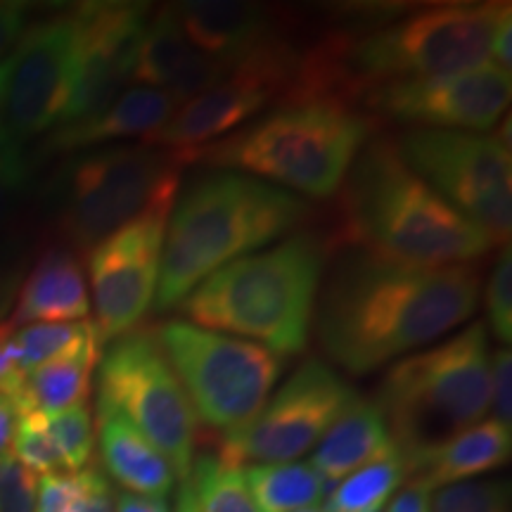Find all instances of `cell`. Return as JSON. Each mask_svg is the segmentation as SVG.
<instances>
[{
	"mask_svg": "<svg viewBox=\"0 0 512 512\" xmlns=\"http://www.w3.org/2000/svg\"><path fill=\"white\" fill-rule=\"evenodd\" d=\"M479 264L415 268L344 247L318 290V342L349 375H368L475 316Z\"/></svg>",
	"mask_w": 512,
	"mask_h": 512,
	"instance_id": "cell-1",
	"label": "cell"
},
{
	"mask_svg": "<svg viewBox=\"0 0 512 512\" xmlns=\"http://www.w3.org/2000/svg\"><path fill=\"white\" fill-rule=\"evenodd\" d=\"M337 195L332 247L361 249L415 268L477 264L496 249L403 162L394 138H370Z\"/></svg>",
	"mask_w": 512,
	"mask_h": 512,
	"instance_id": "cell-2",
	"label": "cell"
},
{
	"mask_svg": "<svg viewBox=\"0 0 512 512\" xmlns=\"http://www.w3.org/2000/svg\"><path fill=\"white\" fill-rule=\"evenodd\" d=\"M313 214L309 200L238 171L195 176L166 219L155 311L178 309L211 273L304 230Z\"/></svg>",
	"mask_w": 512,
	"mask_h": 512,
	"instance_id": "cell-3",
	"label": "cell"
},
{
	"mask_svg": "<svg viewBox=\"0 0 512 512\" xmlns=\"http://www.w3.org/2000/svg\"><path fill=\"white\" fill-rule=\"evenodd\" d=\"M330 252V238L297 230L211 273L178 309L197 328L247 339L287 358L302 354Z\"/></svg>",
	"mask_w": 512,
	"mask_h": 512,
	"instance_id": "cell-4",
	"label": "cell"
},
{
	"mask_svg": "<svg viewBox=\"0 0 512 512\" xmlns=\"http://www.w3.org/2000/svg\"><path fill=\"white\" fill-rule=\"evenodd\" d=\"M377 121L344 100H304L278 105L226 138L174 152L181 166L238 171L306 200L335 197Z\"/></svg>",
	"mask_w": 512,
	"mask_h": 512,
	"instance_id": "cell-5",
	"label": "cell"
},
{
	"mask_svg": "<svg viewBox=\"0 0 512 512\" xmlns=\"http://www.w3.org/2000/svg\"><path fill=\"white\" fill-rule=\"evenodd\" d=\"M373 401L411 477L422 458L489 413L491 349L484 320H472L437 347L396 361Z\"/></svg>",
	"mask_w": 512,
	"mask_h": 512,
	"instance_id": "cell-6",
	"label": "cell"
},
{
	"mask_svg": "<svg viewBox=\"0 0 512 512\" xmlns=\"http://www.w3.org/2000/svg\"><path fill=\"white\" fill-rule=\"evenodd\" d=\"M510 3H441L408 10L351 36H330L351 98L370 86L432 79L491 62L498 24Z\"/></svg>",
	"mask_w": 512,
	"mask_h": 512,
	"instance_id": "cell-7",
	"label": "cell"
},
{
	"mask_svg": "<svg viewBox=\"0 0 512 512\" xmlns=\"http://www.w3.org/2000/svg\"><path fill=\"white\" fill-rule=\"evenodd\" d=\"M181 162L159 147L105 145L67 159L48 185L53 226L74 252H88L150 211L171 209L181 190Z\"/></svg>",
	"mask_w": 512,
	"mask_h": 512,
	"instance_id": "cell-8",
	"label": "cell"
},
{
	"mask_svg": "<svg viewBox=\"0 0 512 512\" xmlns=\"http://www.w3.org/2000/svg\"><path fill=\"white\" fill-rule=\"evenodd\" d=\"M171 368L181 380L197 422L214 434H233L264 408L287 356L247 339L221 335L183 318L157 328Z\"/></svg>",
	"mask_w": 512,
	"mask_h": 512,
	"instance_id": "cell-9",
	"label": "cell"
},
{
	"mask_svg": "<svg viewBox=\"0 0 512 512\" xmlns=\"http://www.w3.org/2000/svg\"><path fill=\"white\" fill-rule=\"evenodd\" d=\"M114 411L131 422L188 479L197 458L200 422L171 368L157 328H136L107 342L98 363V413Z\"/></svg>",
	"mask_w": 512,
	"mask_h": 512,
	"instance_id": "cell-10",
	"label": "cell"
},
{
	"mask_svg": "<svg viewBox=\"0 0 512 512\" xmlns=\"http://www.w3.org/2000/svg\"><path fill=\"white\" fill-rule=\"evenodd\" d=\"M403 162L441 200L475 223L494 247L510 245L512 162L510 145L496 133L408 128L394 138Z\"/></svg>",
	"mask_w": 512,
	"mask_h": 512,
	"instance_id": "cell-11",
	"label": "cell"
},
{
	"mask_svg": "<svg viewBox=\"0 0 512 512\" xmlns=\"http://www.w3.org/2000/svg\"><path fill=\"white\" fill-rule=\"evenodd\" d=\"M354 396L332 366L306 358L245 427L221 437L216 458L233 467L292 463L325 437Z\"/></svg>",
	"mask_w": 512,
	"mask_h": 512,
	"instance_id": "cell-12",
	"label": "cell"
},
{
	"mask_svg": "<svg viewBox=\"0 0 512 512\" xmlns=\"http://www.w3.org/2000/svg\"><path fill=\"white\" fill-rule=\"evenodd\" d=\"M512 98L510 69L494 62L432 79L394 81L361 93L363 112L425 131L489 133Z\"/></svg>",
	"mask_w": 512,
	"mask_h": 512,
	"instance_id": "cell-13",
	"label": "cell"
},
{
	"mask_svg": "<svg viewBox=\"0 0 512 512\" xmlns=\"http://www.w3.org/2000/svg\"><path fill=\"white\" fill-rule=\"evenodd\" d=\"M74 62V10L43 19L17 41L5 83V140L17 150H27L62 121L72 95Z\"/></svg>",
	"mask_w": 512,
	"mask_h": 512,
	"instance_id": "cell-14",
	"label": "cell"
},
{
	"mask_svg": "<svg viewBox=\"0 0 512 512\" xmlns=\"http://www.w3.org/2000/svg\"><path fill=\"white\" fill-rule=\"evenodd\" d=\"M169 214L150 211L88 249L93 323L105 344L136 330L155 306Z\"/></svg>",
	"mask_w": 512,
	"mask_h": 512,
	"instance_id": "cell-15",
	"label": "cell"
},
{
	"mask_svg": "<svg viewBox=\"0 0 512 512\" xmlns=\"http://www.w3.org/2000/svg\"><path fill=\"white\" fill-rule=\"evenodd\" d=\"M76 62L72 95L57 126L83 121L126 91L136 69L138 43L150 5L107 0L76 5Z\"/></svg>",
	"mask_w": 512,
	"mask_h": 512,
	"instance_id": "cell-16",
	"label": "cell"
},
{
	"mask_svg": "<svg viewBox=\"0 0 512 512\" xmlns=\"http://www.w3.org/2000/svg\"><path fill=\"white\" fill-rule=\"evenodd\" d=\"M230 72L233 69L202 53L185 36L171 5H164L147 19L138 43L133 83L169 93L178 105H183L214 88Z\"/></svg>",
	"mask_w": 512,
	"mask_h": 512,
	"instance_id": "cell-17",
	"label": "cell"
},
{
	"mask_svg": "<svg viewBox=\"0 0 512 512\" xmlns=\"http://www.w3.org/2000/svg\"><path fill=\"white\" fill-rule=\"evenodd\" d=\"M174 15L202 53L235 69L285 41L273 10L238 0H185L171 5Z\"/></svg>",
	"mask_w": 512,
	"mask_h": 512,
	"instance_id": "cell-18",
	"label": "cell"
},
{
	"mask_svg": "<svg viewBox=\"0 0 512 512\" xmlns=\"http://www.w3.org/2000/svg\"><path fill=\"white\" fill-rule=\"evenodd\" d=\"M178 102L169 93L147 86H131L105 110L69 126H57L43 140V155H74L110 145L114 140H145L174 117Z\"/></svg>",
	"mask_w": 512,
	"mask_h": 512,
	"instance_id": "cell-19",
	"label": "cell"
},
{
	"mask_svg": "<svg viewBox=\"0 0 512 512\" xmlns=\"http://www.w3.org/2000/svg\"><path fill=\"white\" fill-rule=\"evenodd\" d=\"M91 292L81 259L69 247H50L36 259L19 285L15 306L5 323L22 328L31 323H76L88 320Z\"/></svg>",
	"mask_w": 512,
	"mask_h": 512,
	"instance_id": "cell-20",
	"label": "cell"
},
{
	"mask_svg": "<svg viewBox=\"0 0 512 512\" xmlns=\"http://www.w3.org/2000/svg\"><path fill=\"white\" fill-rule=\"evenodd\" d=\"M100 458L107 475L136 496L166 498L176 489V475L162 453L114 411L95 413Z\"/></svg>",
	"mask_w": 512,
	"mask_h": 512,
	"instance_id": "cell-21",
	"label": "cell"
},
{
	"mask_svg": "<svg viewBox=\"0 0 512 512\" xmlns=\"http://www.w3.org/2000/svg\"><path fill=\"white\" fill-rule=\"evenodd\" d=\"M389 446L392 437L377 403L356 394L344 413L332 422L325 437L318 441L309 463L325 482L335 486L358 467L382 456Z\"/></svg>",
	"mask_w": 512,
	"mask_h": 512,
	"instance_id": "cell-22",
	"label": "cell"
},
{
	"mask_svg": "<svg viewBox=\"0 0 512 512\" xmlns=\"http://www.w3.org/2000/svg\"><path fill=\"white\" fill-rule=\"evenodd\" d=\"M512 456V430L501 422L484 418L465 432L448 439L413 467L411 479L427 489H444L451 484L472 482L479 475L498 470Z\"/></svg>",
	"mask_w": 512,
	"mask_h": 512,
	"instance_id": "cell-23",
	"label": "cell"
},
{
	"mask_svg": "<svg viewBox=\"0 0 512 512\" xmlns=\"http://www.w3.org/2000/svg\"><path fill=\"white\" fill-rule=\"evenodd\" d=\"M102 349H105L102 339L93 337L91 342H86L72 354L31 370L24 380L22 392L15 396L19 415L29 411L53 415L67 411L76 403H86Z\"/></svg>",
	"mask_w": 512,
	"mask_h": 512,
	"instance_id": "cell-24",
	"label": "cell"
},
{
	"mask_svg": "<svg viewBox=\"0 0 512 512\" xmlns=\"http://www.w3.org/2000/svg\"><path fill=\"white\" fill-rule=\"evenodd\" d=\"M245 484L259 512H302L318 508L332 484L311 463H268L242 467Z\"/></svg>",
	"mask_w": 512,
	"mask_h": 512,
	"instance_id": "cell-25",
	"label": "cell"
},
{
	"mask_svg": "<svg viewBox=\"0 0 512 512\" xmlns=\"http://www.w3.org/2000/svg\"><path fill=\"white\" fill-rule=\"evenodd\" d=\"M408 479V465L394 444L342 482L325 498L323 512H377Z\"/></svg>",
	"mask_w": 512,
	"mask_h": 512,
	"instance_id": "cell-26",
	"label": "cell"
},
{
	"mask_svg": "<svg viewBox=\"0 0 512 512\" xmlns=\"http://www.w3.org/2000/svg\"><path fill=\"white\" fill-rule=\"evenodd\" d=\"M93 337H100L98 328L93 320H76V323H31L22 328H12V339H15V349L22 363L24 373L46 366L72 354ZM105 344V342H102Z\"/></svg>",
	"mask_w": 512,
	"mask_h": 512,
	"instance_id": "cell-27",
	"label": "cell"
},
{
	"mask_svg": "<svg viewBox=\"0 0 512 512\" xmlns=\"http://www.w3.org/2000/svg\"><path fill=\"white\" fill-rule=\"evenodd\" d=\"M188 479L202 512H259L245 484L242 467L226 465L216 458V453L197 456Z\"/></svg>",
	"mask_w": 512,
	"mask_h": 512,
	"instance_id": "cell-28",
	"label": "cell"
},
{
	"mask_svg": "<svg viewBox=\"0 0 512 512\" xmlns=\"http://www.w3.org/2000/svg\"><path fill=\"white\" fill-rule=\"evenodd\" d=\"M48 430L60 451L67 472H81L93 463L95 422L88 403H76L67 411L46 415Z\"/></svg>",
	"mask_w": 512,
	"mask_h": 512,
	"instance_id": "cell-29",
	"label": "cell"
},
{
	"mask_svg": "<svg viewBox=\"0 0 512 512\" xmlns=\"http://www.w3.org/2000/svg\"><path fill=\"white\" fill-rule=\"evenodd\" d=\"M12 456L34 475L36 472L50 475V472L64 470L60 451H57L53 434L48 430L46 415L36 411L19 415L15 434H12Z\"/></svg>",
	"mask_w": 512,
	"mask_h": 512,
	"instance_id": "cell-30",
	"label": "cell"
},
{
	"mask_svg": "<svg viewBox=\"0 0 512 512\" xmlns=\"http://www.w3.org/2000/svg\"><path fill=\"white\" fill-rule=\"evenodd\" d=\"M432 512H510L508 486L498 479H472L437 489Z\"/></svg>",
	"mask_w": 512,
	"mask_h": 512,
	"instance_id": "cell-31",
	"label": "cell"
},
{
	"mask_svg": "<svg viewBox=\"0 0 512 512\" xmlns=\"http://www.w3.org/2000/svg\"><path fill=\"white\" fill-rule=\"evenodd\" d=\"M105 479V472L91 463L81 472H50L38 479L36 512H69L79 505L98 482Z\"/></svg>",
	"mask_w": 512,
	"mask_h": 512,
	"instance_id": "cell-32",
	"label": "cell"
},
{
	"mask_svg": "<svg viewBox=\"0 0 512 512\" xmlns=\"http://www.w3.org/2000/svg\"><path fill=\"white\" fill-rule=\"evenodd\" d=\"M486 292V330L494 332L501 347H508L512 339V254L510 245L501 247L489 280L484 283Z\"/></svg>",
	"mask_w": 512,
	"mask_h": 512,
	"instance_id": "cell-33",
	"label": "cell"
},
{
	"mask_svg": "<svg viewBox=\"0 0 512 512\" xmlns=\"http://www.w3.org/2000/svg\"><path fill=\"white\" fill-rule=\"evenodd\" d=\"M31 174V159L27 150H17L8 140L0 145V230L8 226L24 202Z\"/></svg>",
	"mask_w": 512,
	"mask_h": 512,
	"instance_id": "cell-34",
	"label": "cell"
},
{
	"mask_svg": "<svg viewBox=\"0 0 512 512\" xmlns=\"http://www.w3.org/2000/svg\"><path fill=\"white\" fill-rule=\"evenodd\" d=\"M38 479L12 453L0 458V512H36Z\"/></svg>",
	"mask_w": 512,
	"mask_h": 512,
	"instance_id": "cell-35",
	"label": "cell"
},
{
	"mask_svg": "<svg viewBox=\"0 0 512 512\" xmlns=\"http://www.w3.org/2000/svg\"><path fill=\"white\" fill-rule=\"evenodd\" d=\"M512 354L508 347H498L491 354V420L512 430Z\"/></svg>",
	"mask_w": 512,
	"mask_h": 512,
	"instance_id": "cell-36",
	"label": "cell"
},
{
	"mask_svg": "<svg viewBox=\"0 0 512 512\" xmlns=\"http://www.w3.org/2000/svg\"><path fill=\"white\" fill-rule=\"evenodd\" d=\"M24 380H27V373H24L22 363H19L12 328L8 323H3L0 325V396L15 399L22 392Z\"/></svg>",
	"mask_w": 512,
	"mask_h": 512,
	"instance_id": "cell-37",
	"label": "cell"
},
{
	"mask_svg": "<svg viewBox=\"0 0 512 512\" xmlns=\"http://www.w3.org/2000/svg\"><path fill=\"white\" fill-rule=\"evenodd\" d=\"M31 5L22 0H0V62L15 50L17 41L27 31Z\"/></svg>",
	"mask_w": 512,
	"mask_h": 512,
	"instance_id": "cell-38",
	"label": "cell"
},
{
	"mask_svg": "<svg viewBox=\"0 0 512 512\" xmlns=\"http://www.w3.org/2000/svg\"><path fill=\"white\" fill-rule=\"evenodd\" d=\"M24 261L10 252V249L0 247V325L5 323L8 313L15 306L19 285L24 280Z\"/></svg>",
	"mask_w": 512,
	"mask_h": 512,
	"instance_id": "cell-39",
	"label": "cell"
},
{
	"mask_svg": "<svg viewBox=\"0 0 512 512\" xmlns=\"http://www.w3.org/2000/svg\"><path fill=\"white\" fill-rule=\"evenodd\" d=\"M387 512H432V489L418 479H411L396 491Z\"/></svg>",
	"mask_w": 512,
	"mask_h": 512,
	"instance_id": "cell-40",
	"label": "cell"
},
{
	"mask_svg": "<svg viewBox=\"0 0 512 512\" xmlns=\"http://www.w3.org/2000/svg\"><path fill=\"white\" fill-rule=\"evenodd\" d=\"M114 512H171L166 498H152V496H136L121 491L114 498Z\"/></svg>",
	"mask_w": 512,
	"mask_h": 512,
	"instance_id": "cell-41",
	"label": "cell"
},
{
	"mask_svg": "<svg viewBox=\"0 0 512 512\" xmlns=\"http://www.w3.org/2000/svg\"><path fill=\"white\" fill-rule=\"evenodd\" d=\"M114 491L110 479H102L98 486L88 494L79 505H74L69 512H114Z\"/></svg>",
	"mask_w": 512,
	"mask_h": 512,
	"instance_id": "cell-42",
	"label": "cell"
},
{
	"mask_svg": "<svg viewBox=\"0 0 512 512\" xmlns=\"http://www.w3.org/2000/svg\"><path fill=\"white\" fill-rule=\"evenodd\" d=\"M17 420H19V408L15 399H10V396H0V458L8 453Z\"/></svg>",
	"mask_w": 512,
	"mask_h": 512,
	"instance_id": "cell-43",
	"label": "cell"
},
{
	"mask_svg": "<svg viewBox=\"0 0 512 512\" xmlns=\"http://www.w3.org/2000/svg\"><path fill=\"white\" fill-rule=\"evenodd\" d=\"M510 38H512V15H508L501 24H498L494 46H491V62L503 69H510V62H512Z\"/></svg>",
	"mask_w": 512,
	"mask_h": 512,
	"instance_id": "cell-44",
	"label": "cell"
},
{
	"mask_svg": "<svg viewBox=\"0 0 512 512\" xmlns=\"http://www.w3.org/2000/svg\"><path fill=\"white\" fill-rule=\"evenodd\" d=\"M174 512H202V510H200V503H197L195 489H192L190 479H183V482L178 484Z\"/></svg>",
	"mask_w": 512,
	"mask_h": 512,
	"instance_id": "cell-45",
	"label": "cell"
},
{
	"mask_svg": "<svg viewBox=\"0 0 512 512\" xmlns=\"http://www.w3.org/2000/svg\"><path fill=\"white\" fill-rule=\"evenodd\" d=\"M8 69H10V55L0 62V145L5 140V83H8Z\"/></svg>",
	"mask_w": 512,
	"mask_h": 512,
	"instance_id": "cell-46",
	"label": "cell"
},
{
	"mask_svg": "<svg viewBox=\"0 0 512 512\" xmlns=\"http://www.w3.org/2000/svg\"><path fill=\"white\" fill-rule=\"evenodd\" d=\"M302 512H323V508H311V510H302Z\"/></svg>",
	"mask_w": 512,
	"mask_h": 512,
	"instance_id": "cell-47",
	"label": "cell"
},
{
	"mask_svg": "<svg viewBox=\"0 0 512 512\" xmlns=\"http://www.w3.org/2000/svg\"><path fill=\"white\" fill-rule=\"evenodd\" d=\"M377 512H384V510H377Z\"/></svg>",
	"mask_w": 512,
	"mask_h": 512,
	"instance_id": "cell-48",
	"label": "cell"
}]
</instances>
